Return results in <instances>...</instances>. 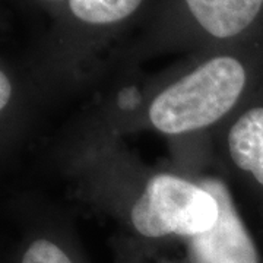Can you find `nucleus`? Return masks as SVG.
Listing matches in <instances>:
<instances>
[{"instance_id": "39448f33", "label": "nucleus", "mask_w": 263, "mask_h": 263, "mask_svg": "<svg viewBox=\"0 0 263 263\" xmlns=\"http://www.w3.org/2000/svg\"><path fill=\"white\" fill-rule=\"evenodd\" d=\"M230 155L263 186V107L247 110L228 135Z\"/></svg>"}, {"instance_id": "6e6552de", "label": "nucleus", "mask_w": 263, "mask_h": 263, "mask_svg": "<svg viewBox=\"0 0 263 263\" xmlns=\"http://www.w3.org/2000/svg\"><path fill=\"white\" fill-rule=\"evenodd\" d=\"M12 95V85H10L9 78L2 70L0 73V108L3 110L10 100Z\"/></svg>"}, {"instance_id": "423d86ee", "label": "nucleus", "mask_w": 263, "mask_h": 263, "mask_svg": "<svg viewBox=\"0 0 263 263\" xmlns=\"http://www.w3.org/2000/svg\"><path fill=\"white\" fill-rule=\"evenodd\" d=\"M72 15L89 25H110L129 18L142 0H67Z\"/></svg>"}, {"instance_id": "f257e3e1", "label": "nucleus", "mask_w": 263, "mask_h": 263, "mask_svg": "<svg viewBox=\"0 0 263 263\" xmlns=\"http://www.w3.org/2000/svg\"><path fill=\"white\" fill-rule=\"evenodd\" d=\"M245 85V66L237 59H209L155 97L149 120L167 135L203 129L234 107Z\"/></svg>"}, {"instance_id": "20e7f679", "label": "nucleus", "mask_w": 263, "mask_h": 263, "mask_svg": "<svg viewBox=\"0 0 263 263\" xmlns=\"http://www.w3.org/2000/svg\"><path fill=\"white\" fill-rule=\"evenodd\" d=\"M189 12L209 35H240L257 18L263 0H184Z\"/></svg>"}, {"instance_id": "0eeeda50", "label": "nucleus", "mask_w": 263, "mask_h": 263, "mask_svg": "<svg viewBox=\"0 0 263 263\" xmlns=\"http://www.w3.org/2000/svg\"><path fill=\"white\" fill-rule=\"evenodd\" d=\"M22 263H72V260L59 246L40 238L27 249Z\"/></svg>"}, {"instance_id": "7ed1b4c3", "label": "nucleus", "mask_w": 263, "mask_h": 263, "mask_svg": "<svg viewBox=\"0 0 263 263\" xmlns=\"http://www.w3.org/2000/svg\"><path fill=\"white\" fill-rule=\"evenodd\" d=\"M202 186L215 196L219 216L209 231L190 240V250L196 263H260L256 246L226 186L214 180H208Z\"/></svg>"}, {"instance_id": "f03ea898", "label": "nucleus", "mask_w": 263, "mask_h": 263, "mask_svg": "<svg viewBox=\"0 0 263 263\" xmlns=\"http://www.w3.org/2000/svg\"><path fill=\"white\" fill-rule=\"evenodd\" d=\"M219 216L215 196L173 174H157L132 208V222L145 237H195L209 231Z\"/></svg>"}]
</instances>
